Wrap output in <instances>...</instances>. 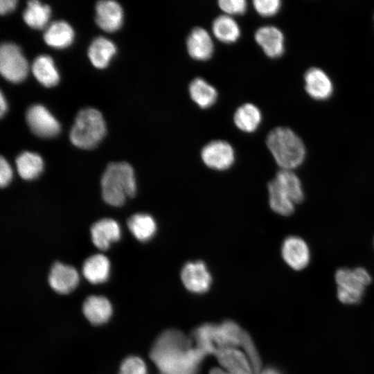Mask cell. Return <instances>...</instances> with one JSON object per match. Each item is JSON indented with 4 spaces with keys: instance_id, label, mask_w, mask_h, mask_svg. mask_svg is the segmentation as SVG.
I'll list each match as a JSON object with an SVG mask.
<instances>
[{
    "instance_id": "cell-1",
    "label": "cell",
    "mask_w": 374,
    "mask_h": 374,
    "mask_svg": "<svg viewBox=\"0 0 374 374\" xmlns=\"http://www.w3.org/2000/svg\"><path fill=\"white\" fill-rule=\"evenodd\" d=\"M191 344L182 332L167 330L156 339L150 357L161 374H198L206 354Z\"/></svg>"
},
{
    "instance_id": "cell-2",
    "label": "cell",
    "mask_w": 374,
    "mask_h": 374,
    "mask_svg": "<svg viewBox=\"0 0 374 374\" xmlns=\"http://www.w3.org/2000/svg\"><path fill=\"white\" fill-rule=\"evenodd\" d=\"M268 149L281 169L293 170L304 161L306 150L302 139L290 128L277 127L266 139Z\"/></svg>"
},
{
    "instance_id": "cell-3",
    "label": "cell",
    "mask_w": 374,
    "mask_h": 374,
    "mask_svg": "<svg viewBox=\"0 0 374 374\" xmlns=\"http://www.w3.org/2000/svg\"><path fill=\"white\" fill-rule=\"evenodd\" d=\"M102 197L108 204L122 206L127 197H132L136 184L132 167L127 162L109 163L101 178Z\"/></svg>"
},
{
    "instance_id": "cell-4",
    "label": "cell",
    "mask_w": 374,
    "mask_h": 374,
    "mask_svg": "<svg viewBox=\"0 0 374 374\" xmlns=\"http://www.w3.org/2000/svg\"><path fill=\"white\" fill-rule=\"evenodd\" d=\"M106 133L101 113L94 108H84L77 114L69 134L71 143L82 149L96 147Z\"/></svg>"
},
{
    "instance_id": "cell-5",
    "label": "cell",
    "mask_w": 374,
    "mask_h": 374,
    "mask_svg": "<svg viewBox=\"0 0 374 374\" xmlns=\"http://www.w3.org/2000/svg\"><path fill=\"white\" fill-rule=\"evenodd\" d=\"M339 300L345 304H355L360 301L365 287L371 283V276L363 267L354 269L340 268L335 273Z\"/></svg>"
},
{
    "instance_id": "cell-6",
    "label": "cell",
    "mask_w": 374,
    "mask_h": 374,
    "mask_svg": "<svg viewBox=\"0 0 374 374\" xmlns=\"http://www.w3.org/2000/svg\"><path fill=\"white\" fill-rule=\"evenodd\" d=\"M28 70V62L20 48L13 43H3L0 47V71L3 78L19 82L26 77Z\"/></svg>"
},
{
    "instance_id": "cell-7",
    "label": "cell",
    "mask_w": 374,
    "mask_h": 374,
    "mask_svg": "<svg viewBox=\"0 0 374 374\" xmlns=\"http://www.w3.org/2000/svg\"><path fill=\"white\" fill-rule=\"evenodd\" d=\"M201 158L208 168L216 170L229 169L235 161L233 147L226 141L215 140L204 146Z\"/></svg>"
},
{
    "instance_id": "cell-8",
    "label": "cell",
    "mask_w": 374,
    "mask_h": 374,
    "mask_svg": "<svg viewBox=\"0 0 374 374\" xmlns=\"http://www.w3.org/2000/svg\"><path fill=\"white\" fill-rule=\"evenodd\" d=\"M181 279L184 287L195 294L206 292L212 283V276L206 264L201 260L186 263L181 271Z\"/></svg>"
},
{
    "instance_id": "cell-9",
    "label": "cell",
    "mask_w": 374,
    "mask_h": 374,
    "mask_svg": "<svg viewBox=\"0 0 374 374\" xmlns=\"http://www.w3.org/2000/svg\"><path fill=\"white\" fill-rule=\"evenodd\" d=\"M26 118L31 131L38 136L53 137L60 131L58 121L41 105L30 106L26 112Z\"/></svg>"
},
{
    "instance_id": "cell-10",
    "label": "cell",
    "mask_w": 374,
    "mask_h": 374,
    "mask_svg": "<svg viewBox=\"0 0 374 374\" xmlns=\"http://www.w3.org/2000/svg\"><path fill=\"white\" fill-rule=\"evenodd\" d=\"M281 255L285 263L292 269H305L310 261V251L306 242L301 238L291 235L282 244Z\"/></svg>"
},
{
    "instance_id": "cell-11",
    "label": "cell",
    "mask_w": 374,
    "mask_h": 374,
    "mask_svg": "<svg viewBox=\"0 0 374 374\" xmlns=\"http://www.w3.org/2000/svg\"><path fill=\"white\" fill-rule=\"evenodd\" d=\"M78 281V273L73 267L59 262L52 265L48 275V283L56 292L68 294L76 287Z\"/></svg>"
},
{
    "instance_id": "cell-12",
    "label": "cell",
    "mask_w": 374,
    "mask_h": 374,
    "mask_svg": "<svg viewBox=\"0 0 374 374\" xmlns=\"http://www.w3.org/2000/svg\"><path fill=\"white\" fill-rule=\"evenodd\" d=\"M305 89L317 100L328 98L333 92V84L328 74L321 69L311 67L304 74Z\"/></svg>"
},
{
    "instance_id": "cell-13",
    "label": "cell",
    "mask_w": 374,
    "mask_h": 374,
    "mask_svg": "<svg viewBox=\"0 0 374 374\" xmlns=\"http://www.w3.org/2000/svg\"><path fill=\"white\" fill-rule=\"evenodd\" d=\"M123 9L113 0L98 1L96 5V21L98 26L107 32L118 29L123 23Z\"/></svg>"
},
{
    "instance_id": "cell-14",
    "label": "cell",
    "mask_w": 374,
    "mask_h": 374,
    "mask_svg": "<svg viewBox=\"0 0 374 374\" xmlns=\"http://www.w3.org/2000/svg\"><path fill=\"white\" fill-rule=\"evenodd\" d=\"M255 40L265 55L271 58L280 57L284 52V35L276 26H265L259 28L256 31Z\"/></svg>"
},
{
    "instance_id": "cell-15",
    "label": "cell",
    "mask_w": 374,
    "mask_h": 374,
    "mask_svg": "<svg viewBox=\"0 0 374 374\" xmlns=\"http://www.w3.org/2000/svg\"><path fill=\"white\" fill-rule=\"evenodd\" d=\"M244 330L234 321H225L219 325L211 324V334L217 350L241 345Z\"/></svg>"
},
{
    "instance_id": "cell-16",
    "label": "cell",
    "mask_w": 374,
    "mask_h": 374,
    "mask_svg": "<svg viewBox=\"0 0 374 374\" xmlns=\"http://www.w3.org/2000/svg\"><path fill=\"white\" fill-rule=\"evenodd\" d=\"M189 55L194 60L205 61L211 58L214 51L213 40L207 30L201 27L194 28L186 39Z\"/></svg>"
},
{
    "instance_id": "cell-17",
    "label": "cell",
    "mask_w": 374,
    "mask_h": 374,
    "mask_svg": "<svg viewBox=\"0 0 374 374\" xmlns=\"http://www.w3.org/2000/svg\"><path fill=\"white\" fill-rule=\"evenodd\" d=\"M91 237L93 244L100 250L107 249L110 244L121 238L118 223L111 218H104L91 226Z\"/></svg>"
},
{
    "instance_id": "cell-18",
    "label": "cell",
    "mask_w": 374,
    "mask_h": 374,
    "mask_svg": "<svg viewBox=\"0 0 374 374\" xmlns=\"http://www.w3.org/2000/svg\"><path fill=\"white\" fill-rule=\"evenodd\" d=\"M83 313L88 321L93 325L106 323L112 313L110 302L104 296H90L83 303Z\"/></svg>"
},
{
    "instance_id": "cell-19",
    "label": "cell",
    "mask_w": 374,
    "mask_h": 374,
    "mask_svg": "<svg viewBox=\"0 0 374 374\" xmlns=\"http://www.w3.org/2000/svg\"><path fill=\"white\" fill-rule=\"evenodd\" d=\"M109 260L101 253L91 256L85 260L82 265L84 278L92 284L105 282L109 278Z\"/></svg>"
},
{
    "instance_id": "cell-20",
    "label": "cell",
    "mask_w": 374,
    "mask_h": 374,
    "mask_svg": "<svg viewBox=\"0 0 374 374\" xmlns=\"http://www.w3.org/2000/svg\"><path fill=\"white\" fill-rule=\"evenodd\" d=\"M74 37L72 27L65 21L51 23L44 33L45 42L54 48H62L69 46Z\"/></svg>"
},
{
    "instance_id": "cell-21",
    "label": "cell",
    "mask_w": 374,
    "mask_h": 374,
    "mask_svg": "<svg viewBox=\"0 0 374 374\" xmlns=\"http://www.w3.org/2000/svg\"><path fill=\"white\" fill-rule=\"evenodd\" d=\"M116 52L114 44L104 37H98L91 43L88 49V56L97 68L106 67Z\"/></svg>"
},
{
    "instance_id": "cell-22",
    "label": "cell",
    "mask_w": 374,
    "mask_h": 374,
    "mask_svg": "<svg viewBox=\"0 0 374 374\" xmlns=\"http://www.w3.org/2000/svg\"><path fill=\"white\" fill-rule=\"evenodd\" d=\"M127 224L132 234L140 242L150 240L157 231L156 222L149 214L132 215L128 218Z\"/></svg>"
},
{
    "instance_id": "cell-23",
    "label": "cell",
    "mask_w": 374,
    "mask_h": 374,
    "mask_svg": "<svg viewBox=\"0 0 374 374\" xmlns=\"http://www.w3.org/2000/svg\"><path fill=\"white\" fill-rule=\"evenodd\" d=\"M36 79L46 87H53L59 82L60 76L52 58L46 55L37 56L31 66Z\"/></svg>"
},
{
    "instance_id": "cell-24",
    "label": "cell",
    "mask_w": 374,
    "mask_h": 374,
    "mask_svg": "<svg viewBox=\"0 0 374 374\" xmlns=\"http://www.w3.org/2000/svg\"><path fill=\"white\" fill-rule=\"evenodd\" d=\"M274 179L295 204L303 201L304 192L301 181L293 170L280 169Z\"/></svg>"
},
{
    "instance_id": "cell-25",
    "label": "cell",
    "mask_w": 374,
    "mask_h": 374,
    "mask_svg": "<svg viewBox=\"0 0 374 374\" xmlns=\"http://www.w3.org/2000/svg\"><path fill=\"white\" fill-rule=\"evenodd\" d=\"M188 90L191 99L203 109L212 106L217 98L215 88L202 78L193 79Z\"/></svg>"
},
{
    "instance_id": "cell-26",
    "label": "cell",
    "mask_w": 374,
    "mask_h": 374,
    "mask_svg": "<svg viewBox=\"0 0 374 374\" xmlns=\"http://www.w3.org/2000/svg\"><path fill=\"white\" fill-rule=\"evenodd\" d=\"M262 121L260 109L253 104L245 103L239 107L233 116L236 127L244 132H253L259 126Z\"/></svg>"
},
{
    "instance_id": "cell-27",
    "label": "cell",
    "mask_w": 374,
    "mask_h": 374,
    "mask_svg": "<svg viewBox=\"0 0 374 374\" xmlns=\"http://www.w3.org/2000/svg\"><path fill=\"white\" fill-rule=\"evenodd\" d=\"M15 163L19 175L25 180L37 178L44 167L42 157L37 153L28 151L19 154L16 158Z\"/></svg>"
},
{
    "instance_id": "cell-28",
    "label": "cell",
    "mask_w": 374,
    "mask_h": 374,
    "mask_svg": "<svg viewBox=\"0 0 374 374\" xmlns=\"http://www.w3.org/2000/svg\"><path fill=\"white\" fill-rule=\"evenodd\" d=\"M269 204L271 210L282 216L292 215L295 209V204L273 179L267 185Z\"/></svg>"
},
{
    "instance_id": "cell-29",
    "label": "cell",
    "mask_w": 374,
    "mask_h": 374,
    "mask_svg": "<svg viewBox=\"0 0 374 374\" xmlns=\"http://www.w3.org/2000/svg\"><path fill=\"white\" fill-rule=\"evenodd\" d=\"M212 31L218 40L226 44L235 42L240 35L238 24L227 15H220L215 19Z\"/></svg>"
},
{
    "instance_id": "cell-30",
    "label": "cell",
    "mask_w": 374,
    "mask_h": 374,
    "mask_svg": "<svg viewBox=\"0 0 374 374\" xmlns=\"http://www.w3.org/2000/svg\"><path fill=\"white\" fill-rule=\"evenodd\" d=\"M51 8L48 5L43 4L37 0L27 2L23 13L25 22L33 28H42L48 21Z\"/></svg>"
},
{
    "instance_id": "cell-31",
    "label": "cell",
    "mask_w": 374,
    "mask_h": 374,
    "mask_svg": "<svg viewBox=\"0 0 374 374\" xmlns=\"http://www.w3.org/2000/svg\"><path fill=\"white\" fill-rule=\"evenodd\" d=\"M211 328V323H204L196 328L193 332L196 347L204 352L206 355H215L217 351L212 341Z\"/></svg>"
},
{
    "instance_id": "cell-32",
    "label": "cell",
    "mask_w": 374,
    "mask_h": 374,
    "mask_svg": "<svg viewBox=\"0 0 374 374\" xmlns=\"http://www.w3.org/2000/svg\"><path fill=\"white\" fill-rule=\"evenodd\" d=\"M118 374H147L146 365L140 357L130 356L123 361Z\"/></svg>"
},
{
    "instance_id": "cell-33",
    "label": "cell",
    "mask_w": 374,
    "mask_h": 374,
    "mask_svg": "<svg viewBox=\"0 0 374 374\" xmlns=\"http://www.w3.org/2000/svg\"><path fill=\"white\" fill-rule=\"evenodd\" d=\"M253 5L256 12L263 17L276 15L281 7L280 0H254Z\"/></svg>"
},
{
    "instance_id": "cell-34",
    "label": "cell",
    "mask_w": 374,
    "mask_h": 374,
    "mask_svg": "<svg viewBox=\"0 0 374 374\" xmlns=\"http://www.w3.org/2000/svg\"><path fill=\"white\" fill-rule=\"evenodd\" d=\"M218 6L228 15L243 14L247 7V1L244 0H220Z\"/></svg>"
},
{
    "instance_id": "cell-35",
    "label": "cell",
    "mask_w": 374,
    "mask_h": 374,
    "mask_svg": "<svg viewBox=\"0 0 374 374\" xmlns=\"http://www.w3.org/2000/svg\"><path fill=\"white\" fill-rule=\"evenodd\" d=\"M12 171L8 161L3 157L0 158V186H6L11 181Z\"/></svg>"
},
{
    "instance_id": "cell-36",
    "label": "cell",
    "mask_w": 374,
    "mask_h": 374,
    "mask_svg": "<svg viewBox=\"0 0 374 374\" xmlns=\"http://www.w3.org/2000/svg\"><path fill=\"white\" fill-rule=\"evenodd\" d=\"M17 4L15 0H1L0 1V12L5 14L15 9Z\"/></svg>"
},
{
    "instance_id": "cell-37",
    "label": "cell",
    "mask_w": 374,
    "mask_h": 374,
    "mask_svg": "<svg viewBox=\"0 0 374 374\" xmlns=\"http://www.w3.org/2000/svg\"><path fill=\"white\" fill-rule=\"evenodd\" d=\"M7 104L2 93L0 95V114L1 116L6 112Z\"/></svg>"
},
{
    "instance_id": "cell-38",
    "label": "cell",
    "mask_w": 374,
    "mask_h": 374,
    "mask_svg": "<svg viewBox=\"0 0 374 374\" xmlns=\"http://www.w3.org/2000/svg\"><path fill=\"white\" fill-rule=\"evenodd\" d=\"M260 374H283V373L276 368L269 366L261 371Z\"/></svg>"
},
{
    "instance_id": "cell-39",
    "label": "cell",
    "mask_w": 374,
    "mask_h": 374,
    "mask_svg": "<svg viewBox=\"0 0 374 374\" xmlns=\"http://www.w3.org/2000/svg\"><path fill=\"white\" fill-rule=\"evenodd\" d=\"M209 374H231V373H229L222 368L215 367V368H213L210 371Z\"/></svg>"
}]
</instances>
